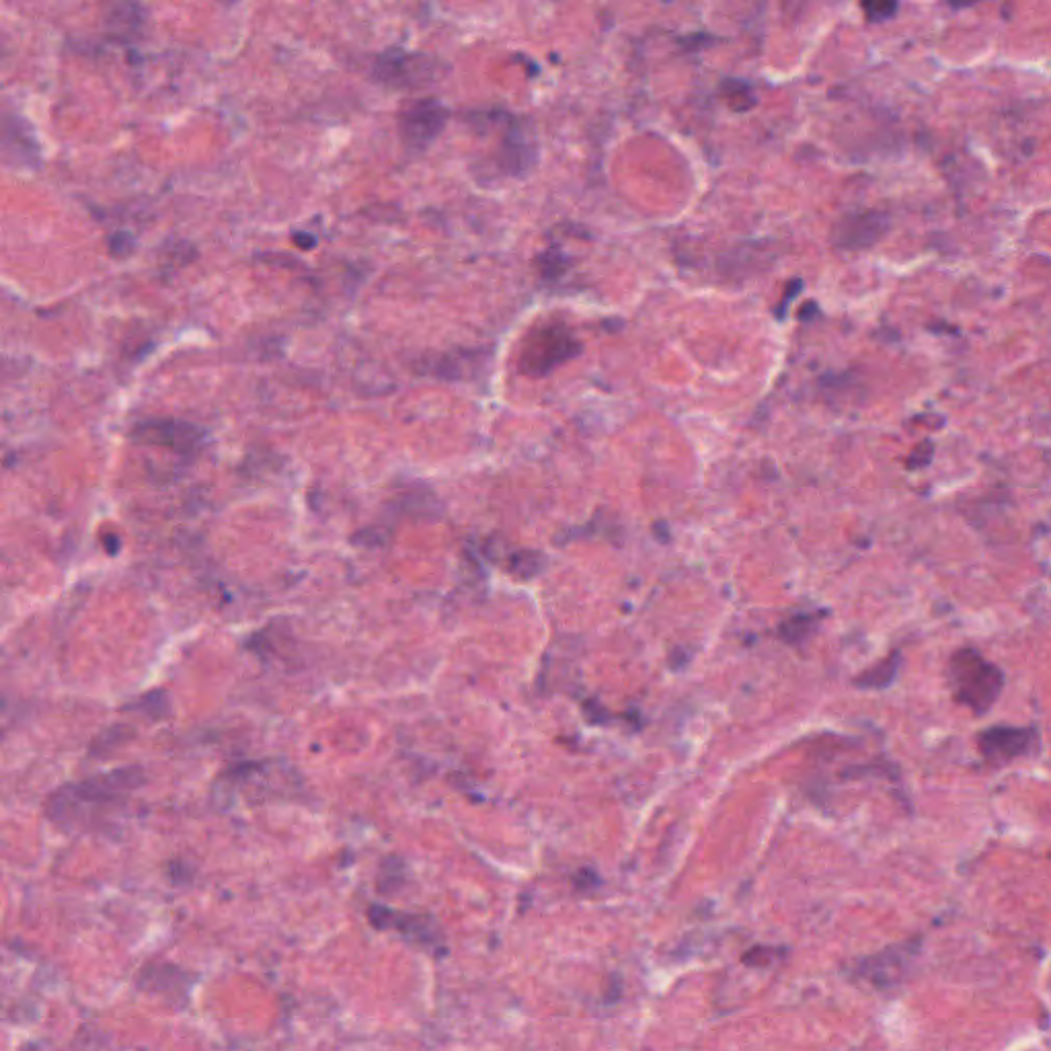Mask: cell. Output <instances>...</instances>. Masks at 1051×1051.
Returning <instances> with one entry per match:
<instances>
[{
  "instance_id": "6da1fadb",
  "label": "cell",
  "mask_w": 1051,
  "mask_h": 1051,
  "mask_svg": "<svg viewBox=\"0 0 1051 1051\" xmlns=\"http://www.w3.org/2000/svg\"><path fill=\"white\" fill-rule=\"evenodd\" d=\"M142 774L138 768H122L109 774H101L91 781L68 785L58 791L48 807V813L54 822L74 824L81 820L83 811H97L113 807L120 803L124 795L140 787Z\"/></svg>"
},
{
  "instance_id": "9c48e42d",
  "label": "cell",
  "mask_w": 1051,
  "mask_h": 1051,
  "mask_svg": "<svg viewBox=\"0 0 1051 1051\" xmlns=\"http://www.w3.org/2000/svg\"><path fill=\"white\" fill-rule=\"evenodd\" d=\"M103 23L113 40L134 42L144 25V9L140 0H105Z\"/></svg>"
},
{
  "instance_id": "4fadbf2b",
  "label": "cell",
  "mask_w": 1051,
  "mask_h": 1051,
  "mask_svg": "<svg viewBox=\"0 0 1051 1051\" xmlns=\"http://www.w3.org/2000/svg\"><path fill=\"white\" fill-rule=\"evenodd\" d=\"M721 97L735 113H746L756 105V95L744 81H725L721 85Z\"/></svg>"
},
{
  "instance_id": "e0dca14e",
  "label": "cell",
  "mask_w": 1051,
  "mask_h": 1051,
  "mask_svg": "<svg viewBox=\"0 0 1051 1051\" xmlns=\"http://www.w3.org/2000/svg\"><path fill=\"white\" fill-rule=\"evenodd\" d=\"M980 3H984V0H949V5L953 9H969V7L980 5Z\"/></svg>"
},
{
  "instance_id": "3957f363",
  "label": "cell",
  "mask_w": 1051,
  "mask_h": 1051,
  "mask_svg": "<svg viewBox=\"0 0 1051 1051\" xmlns=\"http://www.w3.org/2000/svg\"><path fill=\"white\" fill-rule=\"evenodd\" d=\"M579 349L581 345L563 323H544L526 335L518 366L524 374L540 378L575 358Z\"/></svg>"
},
{
  "instance_id": "5b68a950",
  "label": "cell",
  "mask_w": 1051,
  "mask_h": 1051,
  "mask_svg": "<svg viewBox=\"0 0 1051 1051\" xmlns=\"http://www.w3.org/2000/svg\"><path fill=\"white\" fill-rule=\"evenodd\" d=\"M374 76L386 87L417 89L438 79V64L430 56L386 52L374 66Z\"/></svg>"
},
{
  "instance_id": "8992f818",
  "label": "cell",
  "mask_w": 1051,
  "mask_h": 1051,
  "mask_svg": "<svg viewBox=\"0 0 1051 1051\" xmlns=\"http://www.w3.org/2000/svg\"><path fill=\"white\" fill-rule=\"evenodd\" d=\"M132 438L146 446H159L177 454L198 452L206 442V432L198 425L179 419H148L134 427Z\"/></svg>"
},
{
  "instance_id": "30bf717a",
  "label": "cell",
  "mask_w": 1051,
  "mask_h": 1051,
  "mask_svg": "<svg viewBox=\"0 0 1051 1051\" xmlns=\"http://www.w3.org/2000/svg\"><path fill=\"white\" fill-rule=\"evenodd\" d=\"M370 920L374 926L378 928H397L399 932H403L407 939H415L417 943H434L438 937H436V928L432 926L430 920H425L421 916H411V914H395L391 910H384V908H372L370 910Z\"/></svg>"
},
{
  "instance_id": "ba28073f",
  "label": "cell",
  "mask_w": 1051,
  "mask_h": 1051,
  "mask_svg": "<svg viewBox=\"0 0 1051 1051\" xmlns=\"http://www.w3.org/2000/svg\"><path fill=\"white\" fill-rule=\"evenodd\" d=\"M887 230V216L881 212H856L844 216L834 230V241L842 249H865L875 245Z\"/></svg>"
},
{
  "instance_id": "8fae6325",
  "label": "cell",
  "mask_w": 1051,
  "mask_h": 1051,
  "mask_svg": "<svg viewBox=\"0 0 1051 1051\" xmlns=\"http://www.w3.org/2000/svg\"><path fill=\"white\" fill-rule=\"evenodd\" d=\"M902 668V657L898 651H893L889 657L881 659L877 666L865 670L859 678L854 680V684L859 688H867V690H881V688H887L893 684V680L898 678V672Z\"/></svg>"
},
{
  "instance_id": "7c38bea8",
  "label": "cell",
  "mask_w": 1051,
  "mask_h": 1051,
  "mask_svg": "<svg viewBox=\"0 0 1051 1051\" xmlns=\"http://www.w3.org/2000/svg\"><path fill=\"white\" fill-rule=\"evenodd\" d=\"M817 622H820V614H797L778 627V635L785 643L799 645L815 631Z\"/></svg>"
},
{
  "instance_id": "9a60e30c",
  "label": "cell",
  "mask_w": 1051,
  "mask_h": 1051,
  "mask_svg": "<svg viewBox=\"0 0 1051 1051\" xmlns=\"http://www.w3.org/2000/svg\"><path fill=\"white\" fill-rule=\"evenodd\" d=\"M774 949L770 947H756V949H750L746 955H744V963L746 965H766L774 959Z\"/></svg>"
},
{
  "instance_id": "7a4b0ae2",
  "label": "cell",
  "mask_w": 1051,
  "mask_h": 1051,
  "mask_svg": "<svg viewBox=\"0 0 1051 1051\" xmlns=\"http://www.w3.org/2000/svg\"><path fill=\"white\" fill-rule=\"evenodd\" d=\"M951 696L973 715H986L1004 688V674L973 647L955 651L947 668Z\"/></svg>"
},
{
  "instance_id": "2e32d148",
  "label": "cell",
  "mask_w": 1051,
  "mask_h": 1051,
  "mask_svg": "<svg viewBox=\"0 0 1051 1051\" xmlns=\"http://www.w3.org/2000/svg\"><path fill=\"white\" fill-rule=\"evenodd\" d=\"M807 3L809 0H781V13L789 23H793L803 15Z\"/></svg>"
},
{
  "instance_id": "52a82bcc",
  "label": "cell",
  "mask_w": 1051,
  "mask_h": 1051,
  "mask_svg": "<svg viewBox=\"0 0 1051 1051\" xmlns=\"http://www.w3.org/2000/svg\"><path fill=\"white\" fill-rule=\"evenodd\" d=\"M446 120L448 111L442 103L421 99L401 113V136L409 148H427L440 136Z\"/></svg>"
},
{
  "instance_id": "5bb4252c",
  "label": "cell",
  "mask_w": 1051,
  "mask_h": 1051,
  "mask_svg": "<svg viewBox=\"0 0 1051 1051\" xmlns=\"http://www.w3.org/2000/svg\"><path fill=\"white\" fill-rule=\"evenodd\" d=\"M861 9L871 23H883L895 17L900 9L898 0H861Z\"/></svg>"
},
{
  "instance_id": "277c9868",
  "label": "cell",
  "mask_w": 1051,
  "mask_h": 1051,
  "mask_svg": "<svg viewBox=\"0 0 1051 1051\" xmlns=\"http://www.w3.org/2000/svg\"><path fill=\"white\" fill-rule=\"evenodd\" d=\"M978 750L984 760L1000 766L1029 758L1041 750V733L1037 727L994 725L978 733Z\"/></svg>"
}]
</instances>
